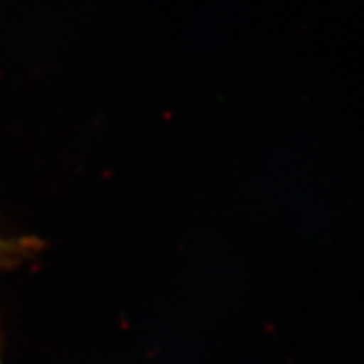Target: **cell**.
Segmentation results:
<instances>
[{
    "mask_svg": "<svg viewBox=\"0 0 364 364\" xmlns=\"http://www.w3.org/2000/svg\"><path fill=\"white\" fill-rule=\"evenodd\" d=\"M28 246L18 245V240H9L4 239V237H0V267L4 263H14L15 259L18 257L21 252H24ZM0 364L2 363V348H0Z\"/></svg>",
    "mask_w": 364,
    "mask_h": 364,
    "instance_id": "obj_1",
    "label": "cell"
}]
</instances>
